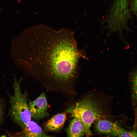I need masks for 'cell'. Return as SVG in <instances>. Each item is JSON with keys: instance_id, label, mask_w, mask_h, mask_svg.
Segmentation results:
<instances>
[{"instance_id": "obj_1", "label": "cell", "mask_w": 137, "mask_h": 137, "mask_svg": "<svg viewBox=\"0 0 137 137\" xmlns=\"http://www.w3.org/2000/svg\"><path fill=\"white\" fill-rule=\"evenodd\" d=\"M19 48L22 69L46 89L56 92L70 90L78 76L80 59H87L70 29L27 34Z\"/></svg>"}, {"instance_id": "obj_7", "label": "cell", "mask_w": 137, "mask_h": 137, "mask_svg": "<svg viewBox=\"0 0 137 137\" xmlns=\"http://www.w3.org/2000/svg\"><path fill=\"white\" fill-rule=\"evenodd\" d=\"M14 135L24 137L50 136L45 133L36 122L31 120L27 124L21 131Z\"/></svg>"}, {"instance_id": "obj_6", "label": "cell", "mask_w": 137, "mask_h": 137, "mask_svg": "<svg viewBox=\"0 0 137 137\" xmlns=\"http://www.w3.org/2000/svg\"><path fill=\"white\" fill-rule=\"evenodd\" d=\"M67 112L57 113L54 115L45 123L44 130L47 132H57L63 127L67 117Z\"/></svg>"}, {"instance_id": "obj_10", "label": "cell", "mask_w": 137, "mask_h": 137, "mask_svg": "<svg viewBox=\"0 0 137 137\" xmlns=\"http://www.w3.org/2000/svg\"><path fill=\"white\" fill-rule=\"evenodd\" d=\"M4 116V105L2 101L0 99V124L3 121Z\"/></svg>"}, {"instance_id": "obj_11", "label": "cell", "mask_w": 137, "mask_h": 137, "mask_svg": "<svg viewBox=\"0 0 137 137\" xmlns=\"http://www.w3.org/2000/svg\"><path fill=\"white\" fill-rule=\"evenodd\" d=\"M131 8L133 12L137 15V0H132Z\"/></svg>"}, {"instance_id": "obj_9", "label": "cell", "mask_w": 137, "mask_h": 137, "mask_svg": "<svg viewBox=\"0 0 137 137\" xmlns=\"http://www.w3.org/2000/svg\"><path fill=\"white\" fill-rule=\"evenodd\" d=\"M131 80L132 96L134 100L137 102V68L133 72Z\"/></svg>"}, {"instance_id": "obj_8", "label": "cell", "mask_w": 137, "mask_h": 137, "mask_svg": "<svg viewBox=\"0 0 137 137\" xmlns=\"http://www.w3.org/2000/svg\"><path fill=\"white\" fill-rule=\"evenodd\" d=\"M66 132L68 137H82L85 135L86 130L83 123L78 119L74 117L66 128Z\"/></svg>"}, {"instance_id": "obj_4", "label": "cell", "mask_w": 137, "mask_h": 137, "mask_svg": "<svg viewBox=\"0 0 137 137\" xmlns=\"http://www.w3.org/2000/svg\"><path fill=\"white\" fill-rule=\"evenodd\" d=\"M32 118L39 121L48 117V105L45 93L42 92L35 100L28 103Z\"/></svg>"}, {"instance_id": "obj_2", "label": "cell", "mask_w": 137, "mask_h": 137, "mask_svg": "<svg viewBox=\"0 0 137 137\" xmlns=\"http://www.w3.org/2000/svg\"><path fill=\"white\" fill-rule=\"evenodd\" d=\"M106 100L101 95L90 93L69 107L66 111L83 123L86 130L85 135L90 136L92 134L91 128L92 124L107 116Z\"/></svg>"}, {"instance_id": "obj_3", "label": "cell", "mask_w": 137, "mask_h": 137, "mask_svg": "<svg viewBox=\"0 0 137 137\" xmlns=\"http://www.w3.org/2000/svg\"><path fill=\"white\" fill-rule=\"evenodd\" d=\"M23 79L21 78L17 80L14 75V82L12 84L13 94H8L10 105L9 115L22 129L32 118L27 102V92L26 91L22 92L21 88V83Z\"/></svg>"}, {"instance_id": "obj_5", "label": "cell", "mask_w": 137, "mask_h": 137, "mask_svg": "<svg viewBox=\"0 0 137 137\" xmlns=\"http://www.w3.org/2000/svg\"><path fill=\"white\" fill-rule=\"evenodd\" d=\"M94 124L95 130L101 134L121 137L122 133L125 130L117 123L106 118L99 119Z\"/></svg>"}]
</instances>
